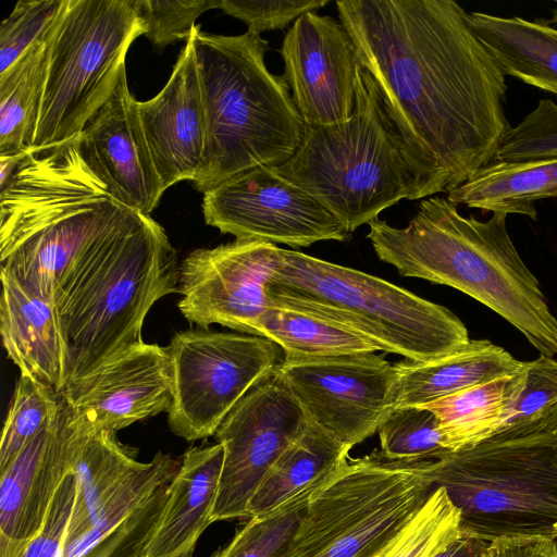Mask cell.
<instances>
[{
    "label": "cell",
    "mask_w": 557,
    "mask_h": 557,
    "mask_svg": "<svg viewBox=\"0 0 557 557\" xmlns=\"http://www.w3.org/2000/svg\"><path fill=\"white\" fill-rule=\"evenodd\" d=\"M338 18L374 79L413 174V200L491 163L511 128L498 63L454 0H342Z\"/></svg>",
    "instance_id": "6da1fadb"
},
{
    "label": "cell",
    "mask_w": 557,
    "mask_h": 557,
    "mask_svg": "<svg viewBox=\"0 0 557 557\" xmlns=\"http://www.w3.org/2000/svg\"><path fill=\"white\" fill-rule=\"evenodd\" d=\"M148 218L109 194L76 138L30 149L0 184V269L60 310L103 250Z\"/></svg>",
    "instance_id": "7a4b0ae2"
},
{
    "label": "cell",
    "mask_w": 557,
    "mask_h": 557,
    "mask_svg": "<svg viewBox=\"0 0 557 557\" xmlns=\"http://www.w3.org/2000/svg\"><path fill=\"white\" fill-rule=\"evenodd\" d=\"M369 227L377 258L401 276L456 288L507 320L541 355L557 354V318L510 238L507 214L480 221L431 197L405 227L379 219Z\"/></svg>",
    "instance_id": "3957f363"
},
{
    "label": "cell",
    "mask_w": 557,
    "mask_h": 557,
    "mask_svg": "<svg viewBox=\"0 0 557 557\" xmlns=\"http://www.w3.org/2000/svg\"><path fill=\"white\" fill-rule=\"evenodd\" d=\"M194 47L206 116L203 166L194 182L203 194L258 166L288 161L305 123L283 77L265 65L268 40L247 30L225 36L196 25Z\"/></svg>",
    "instance_id": "277c9868"
},
{
    "label": "cell",
    "mask_w": 557,
    "mask_h": 557,
    "mask_svg": "<svg viewBox=\"0 0 557 557\" xmlns=\"http://www.w3.org/2000/svg\"><path fill=\"white\" fill-rule=\"evenodd\" d=\"M280 255L267 285L272 305L337 323L412 361L441 358L471 339L448 308L391 282L293 249Z\"/></svg>",
    "instance_id": "5b68a950"
},
{
    "label": "cell",
    "mask_w": 557,
    "mask_h": 557,
    "mask_svg": "<svg viewBox=\"0 0 557 557\" xmlns=\"http://www.w3.org/2000/svg\"><path fill=\"white\" fill-rule=\"evenodd\" d=\"M272 169L327 208L349 233L401 199L413 200L416 191L374 79L360 65L350 119L333 125L305 124L293 157Z\"/></svg>",
    "instance_id": "8992f818"
},
{
    "label": "cell",
    "mask_w": 557,
    "mask_h": 557,
    "mask_svg": "<svg viewBox=\"0 0 557 557\" xmlns=\"http://www.w3.org/2000/svg\"><path fill=\"white\" fill-rule=\"evenodd\" d=\"M431 474L459 510L462 537L557 539V423L497 432L433 460Z\"/></svg>",
    "instance_id": "52a82bcc"
},
{
    "label": "cell",
    "mask_w": 557,
    "mask_h": 557,
    "mask_svg": "<svg viewBox=\"0 0 557 557\" xmlns=\"http://www.w3.org/2000/svg\"><path fill=\"white\" fill-rule=\"evenodd\" d=\"M172 293H178L176 251L149 218L103 250L59 310L71 355L70 381L143 342L147 313Z\"/></svg>",
    "instance_id": "ba28073f"
},
{
    "label": "cell",
    "mask_w": 557,
    "mask_h": 557,
    "mask_svg": "<svg viewBox=\"0 0 557 557\" xmlns=\"http://www.w3.org/2000/svg\"><path fill=\"white\" fill-rule=\"evenodd\" d=\"M432 461L392 460L377 449L347 459L315 492L281 557L383 554L435 490Z\"/></svg>",
    "instance_id": "9c48e42d"
},
{
    "label": "cell",
    "mask_w": 557,
    "mask_h": 557,
    "mask_svg": "<svg viewBox=\"0 0 557 557\" xmlns=\"http://www.w3.org/2000/svg\"><path fill=\"white\" fill-rule=\"evenodd\" d=\"M139 36L144 29L132 0H69L52 40L32 150L82 133L114 90Z\"/></svg>",
    "instance_id": "30bf717a"
},
{
    "label": "cell",
    "mask_w": 557,
    "mask_h": 557,
    "mask_svg": "<svg viewBox=\"0 0 557 557\" xmlns=\"http://www.w3.org/2000/svg\"><path fill=\"white\" fill-rule=\"evenodd\" d=\"M165 349L173 384L168 422L187 442L214 435L234 406L284 359L282 348L263 336L207 329L177 332Z\"/></svg>",
    "instance_id": "8fae6325"
},
{
    "label": "cell",
    "mask_w": 557,
    "mask_h": 557,
    "mask_svg": "<svg viewBox=\"0 0 557 557\" xmlns=\"http://www.w3.org/2000/svg\"><path fill=\"white\" fill-rule=\"evenodd\" d=\"M308 423L278 368L234 406L214 434L224 460L212 523L249 518L248 506L259 485Z\"/></svg>",
    "instance_id": "7c38bea8"
},
{
    "label": "cell",
    "mask_w": 557,
    "mask_h": 557,
    "mask_svg": "<svg viewBox=\"0 0 557 557\" xmlns=\"http://www.w3.org/2000/svg\"><path fill=\"white\" fill-rule=\"evenodd\" d=\"M278 371L308 420L349 448L377 432L396 404V367L375 352L283 359Z\"/></svg>",
    "instance_id": "4fadbf2b"
},
{
    "label": "cell",
    "mask_w": 557,
    "mask_h": 557,
    "mask_svg": "<svg viewBox=\"0 0 557 557\" xmlns=\"http://www.w3.org/2000/svg\"><path fill=\"white\" fill-rule=\"evenodd\" d=\"M208 225L240 240L308 247L350 233L327 208L272 168L258 166L203 194Z\"/></svg>",
    "instance_id": "5bb4252c"
},
{
    "label": "cell",
    "mask_w": 557,
    "mask_h": 557,
    "mask_svg": "<svg viewBox=\"0 0 557 557\" xmlns=\"http://www.w3.org/2000/svg\"><path fill=\"white\" fill-rule=\"evenodd\" d=\"M281 248L261 240H240L189 252L178 265L177 307L202 329L220 324L256 335L269 307L268 282L280 262Z\"/></svg>",
    "instance_id": "9a60e30c"
},
{
    "label": "cell",
    "mask_w": 557,
    "mask_h": 557,
    "mask_svg": "<svg viewBox=\"0 0 557 557\" xmlns=\"http://www.w3.org/2000/svg\"><path fill=\"white\" fill-rule=\"evenodd\" d=\"M280 51L283 77L305 124L333 125L350 119L359 63L341 22L305 13L286 33Z\"/></svg>",
    "instance_id": "2e32d148"
},
{
    "label": "cell",
    "mask_w": 557,
    "mask_h": 557,
    "mask_svg": "<svg viewBox=\"0 0 557 557\" xmlns=\"http://www.w3.org/2000/svg\"><path fill=\"white\" fill-rule=\"evenodd\" d=\"M61 396L75 423L116 432L169 411L173 384L165 347L144 341L71 380Z\"/></svg>",
    "instance_id": "e0dca14e"
},
{
    "label": "cell",
    "mask_w": 557,
    "mask_h": 557,
    "mask_svg": "<svg viewBox=\"0 0 557 557\" xmlns=\"http://www.w3.org/2000/svg\"><path fill=\"white\" fill-rule=\"evenodd\" d=\"M79 429L63 400L55 417L0 472V557H23L74 471Z\"/></svg>",
    "instance_id": "ac0fdd59"
},
{
    "label": "cell",
    "mask_w": 557,
    "mask_h": 557,
    "mask_svg": "<svg viewBox=\"0 0 557 557\" xmlns=\"http://www.w3.org/2000/svg\"><path fill=\"white\" fill-rule=\"evenodd\" d=\"M76 145L83 162L116 201L150 215L166 189L152 161L125 70L76 137Z\"/></svg>",
    "instance_id": "d6986e66"
},
{
    "label": "cell",
    "mask_w": 557,
    "mask_h": 557,
    "mask_svg": "<svg viewBox=\"0 0 557 557\" xmlns=\"http://www.w3.org/2000/svg\"><path fill=\"white\" fill-rule=\"evenodd\" d=\"M140 123L165 189L195 182L202 170L206 116L193 44L182 48L172 74L153 98L138 101Z\"/></svg>",
    "instance_id": "ffe728a7"
},
{
    "label": "cell",
    "mask_w": 557,
    "mask_h": 557,
    "mask_svg": "<svg viewBox=\"0 0 557 557\" xmlns=\"http://www.w3.org/2000/svg\"><path fill=\"white\" fill-rule=\"evenodd\" d=\"M0 332L8 357L27 376L60 394L71 374V355L60 312L12 273L0 269Z\"/></svg>",
    "instance_id": "44dd1931"
},
{
    "label": "cell",
    "mask_w": 557,
    "mask_h": 557,
    "mask_svg": "<svg viewBox=\"0 0 557 557\" xmlns=\"http://www.w3.org/2000/svg\"><path fill=\"white\" fill-rule=\"evenodd\" d=\"M224 449L220 443L190 447L169 485L168 498L143 557H193L212 523Z\"/></svg>",
    "instance_id": "7402d4cb"
},
{
    "label": "cell",
    "mask_w": 557,
    "mask_h": 557,
    "mask_svg": "<svg viewBox=\"0 0 557 557\" xmlns=\"http://www.w3.org/2000/svg\"><path fill=\"white\" fill-rule=\"evenodd\" d=\"M524 361L487 339H470L462 348L429 361L395 363V407L426 406L475 385L517 373Z\"/></svg>",
    "instance_id": "603a6c76"
},
{
    "label": "cell",
    "mask_w": 557,
    "mask_h": 557,
    "mask_svg": "<svg viewBox=\"0 0 557 557\" xmlns=\"http://www.w3.org/2000/svg\"><path fill=\"white\" fill-rule=\"evenodd\" d=\"M468 20L505 76L557 95V27L484 12L468 13Z\"/></svg>",
    "instance_id": "cb8c5ba5"
},
{
    "label": "cell",
    "mask_w": 557,
    "mask_h": 557,
    "mask_svg": "<svg viewBox=\"0 0 557 557\" xmlns=\"http://www.w3.org/2000/svg\"><path fill=\"white\" fill-rule=\"evenodd\" d=\"M557 198V158L507 162L493 160L478 170L447 199L482 212L537 219L535 202Z\"/></svg>",
    "instance_id": "d4e9b609"
},
{
    "label": "cell",
    "mask_w": 557,
    "mask_h": 557,
    "mask_svg": "<svg viewBox=\"0 0 557 557\" xmlns=\"http://www.w3.org/2000/svg\"><path fill=\"white\" fill-rule=\"evenodd\" d=\"M75 424L81 432L74 466L76 497L63 549L88 531L101 504L139 465L137 451L123 445L116 432Z\"/></svg>",
    "instance_id": "484cf974"
},
{
    "label": "cell",
    "mask_w": 557,
    "mask_h": 557,
    "mask_svg": "<svg viewBox=\"0 0 557 557\" xmlns=\"http://www.w3.org/2000/svg\"><path fill=\"white\" fill-rule=\"evenodd\" d=\"M62 14L39 40L0 74V156L15 154L33 147L50 50Z\"/></svg>",
    "instance_id": "4316f807"
},
{
    "label": "cell",
    "mask_w": 557,
    "mask_h": 557,
    "mask_svg": "<svg viewBox=\"0 0 557 557\" xmlns=\"http://www.w3.org/2000/svg\"><path fill=\"white\" fill-rule=\"evenodd\" d=\"M348 446L314 423L283 451L248 506L249 518L261 516L333 471L348 459Z\"/></svg>",
    "instance_id": "83f0119b"
},
{
    "label": "cell",
    "mask_w": 557,
    "mask_h": 557,
    "mask_svg": "<svg viewBox=\"0 0 557 557\" xmlns=\"http://www.w3.org/2000/svg\"><path fill=\"white\" fill-rule=\"evenodd\" d=\"M256 335L277 344L284 359L335 357L375 352L376 347L337 323L270 304L260 317Z\"/></svg>",
    "instance_id": "f1b7e54d"
},
{
    "label": "cell",
    "mask_w": 557,
    "mask_h": 557,
    "mask_svg": "<svg viewBox=\"0 0 557 557\" xmlns=\"http://www.w3.org/2000/svg\"><path fill=\"white\" fill-rule=\"evenodd\" d=\"M509 376L475 385L424 406L436 414L444 445L449 451L471 447L497 433L507 403Z\"/></svg>",
    "instance_id": "f546056e"
},
{
    "label": "cell",
    "mask_w": 557,
    "mask_h": 557,
    "mask_svg": "<svg viewBox=\"0 0 557 557\" xmlns=\"http://www.w3.org/2000/svg\"><path fill=\"white\" fill-rule=\"evenodd\" d=\"M181 466V459L157 453L149 462L139 465L126 475L94 515L88 531L66 546L60 557H82L131 513L139 508L157 490L170 483Z\"/></svg>",
    "instance_id": "4dcf8cb0"
},
{
    "label": "cell",
    "mask_w": 557,
    "mask_h": 557,
    "mask_svg": "<svg viewBox=\"0 0 557 557\" xmlns=\"http://www.w3.org/2000/svg\"><path fill=\"white\" fill-rule=\"evenodd\" d=\"M557 423V360L540 355L509 376L499 430L530 432ZM496 434V433H495Z\"/></svg>",
    "instance_id": "1f68e13d"
},
{
    "label": "cell",
    "mask_w": 557,
    "mask_h": 557,
    "mask_svg": "<svg viewBox=\"0 0 557 557\" xmlns=\"http://www.w3.org/2000/svg\"><path fill=\"white\" fill-rule=\"evenodd\" d=\"M333 471L268 512L249 518L232 541L212 557H281L296 534L313 495Z\"/></svg>",
    "instance_id": "d6a6232c"
},
{
    "label": "cell",
    "mask_w": 557,
    "mask_h": 557,
    "mask_svg": "<svg viewBox=\"0 0 557 557\" xmlns=\"http://www.w3.org/2000/svg\"><path fill=\"white\" fill-rule=\"evenodd\" d=\"M381 453L392 460H437L450 453L436 414L424 406L394 407L377 429Z\"/></svg>",
    "instance_id": "836d02e7"
},
{
    "label": "cell",
    "mask_w": 557,
    "mask_h": 557,
    "mask_svg": "<svg viewBox=\"0 0 557 557\" xmlns=\"http://www.w3.org/2000/svg\"><path fill=\"white\" fill-rule=\"evenodd\" d=\"M62 403L60 394L30 377L20 375L2 430L0 472L48 425Z\"/></svg>",
    "instance_id": "e575fe53"
},
{
    "label": "cell",
    "mask_w": 557,
    "mask_h": 557,
    "mask_svg": "<svg viewBox=\"0 0 557 557\" xmlns=\"http://www.w3.org/2000/svg\"><path fill=\"white\" fill-rule=\"evenodd\" d=\"M459 537V510L436 486L383 557H434Z\"/></svg>",
    "instance_id": "d590c367"
},
{
    "label": "cell",
    "mask_w": 557,
    "mask_h": 557,
    "mask_svg": "<svg viewBox=\"0 0 557 557\" xmlns=\"http://www.w3.org/2000/svg\"><path fill=\"white\" fill-rule=\"evenodd\" d=\"M69 0H20L0 27V74L55 23Z\"/></svg>",
    "instance_id": "8d00e7d4"
},
{
    "label": "cell",
    "mask_w": 557,
    "mask_h": 557,
    "mask_svg": "<svg viewBox=\"0 0 557 557\" xmlns=\"http://www.w3.org/2000/svg\"><path fill=\"white\" fill-rule=\"evenodd\" d=\"M557 158V104L541 99L505 135L494 160L521 162Z\"/></svg>",
    "instance_id": "74e56055"
},
{
    "label": "cell",
    "mask_w": 557,
    "mask_h": 557,
    "mask_svg": "<svg viewBox=\"0 0 557 557\" xmlns=\"http://www.w3.org/2000/svg\"><path fill=\"white\" fill-rule=\"evenodd\" d=\"M146 36L160 49L188 39L195 22L203 12L220 9L221 0H132Z\"/></svg>",
    "instance_id": "f35d334b"
},
{
    "label": "cell",
    "mask_w": 557,
    "mask_h": 557,
    "mask_svg": "<svg viewBox=\"0 0 557 557\" xmlns=\"http://www.w3.org/2000/svg\"><path fill=\"white\" fill-rule=\"evenodd\" d=\"M170 483L157 490L116 529L82 557H143L163 511Z\"/></svg>",
    "instance_id": "ab89813d"
},
{
    "label": "cell",
    "mask_w": 557,
    "mask_h": 557,
    "mask_svg": "<svg viewBox=\"0 0 557 557\" xmlns=\"http://www.w3.org/2000/svg\"><path fill=\"white\" fill-rule=\"evenodd\" d=\"M329 3V0H221L220 9L243 21L247 30L260 35L283 29L305 13L317 12Z\"/></svg>",
    "instance_id": "60d3db41"
},
{
    "label": "cell",
    "mask_w": 557,
    "mask_h": 557,
    "mask_svg": "<svg viewBox=\"0 0 557 557\" xmlns=\"http://www.w3.org/2000/svg\"><path fill=\"white\" fill-rule=\"evenodd\" d=\"M76 497L74 471L69 473L50 505L39 533L29 542L23 557H60Z\"/></svg>",
    "instance_id": "b9f144b4"
},
{
    "label": "cell",
    "mask_w": 557,
    "mask_h": 557,
    "mask_svg": "<svg viewBox=\"0 0 557 557\" xmlns=\"http://www.w3.org/2000/svg\"><path fill=\"white\" fill-rule=\"evenodd\" d=\"M483 557H557V541L541 537L497 540L487 545Z\"/></svg>",
    "instance_id": "7bdbcfd3"
},
{
    "label": "cell",
    "mask_w": 557,
    "mask_h": 557,
    "mask_svg": "<svg viewBox=\"0 0 557 557\" xmlns=\"http://www.w3.org/2000/svg\"><path fill=\"white\" fill-rule=\"evenodd\" d=\"M490 543L470 537H459L434 557H483Z\"/></svg>",
    "instance_id": "ee69618b"
},
{
    "label": "cell",
    "mask_w": 557,
    "mask_h": 557,
    "mask_svg": "<svg viewBox=\"0 0 557 557\" xmlns=\"http://www.w3.org/2000/svg\"><path fill=\"white\" fill-rule=\"evenodd\" d=\"M556 3V7L554 8L553 12H552V23H554L555 25H557V1L555 2Z\"/></svg>",
    "instance_id": "f6af8a7d"
},
{
    "label": "cell",
    "mask_w": 557,
    "mask_h": 557,
    "mask_svg": "<svg viewBox=\"0 0 557 557\" xmlns=\"http://www.w3.org/2000/svg\"><path fill=\"white\" fill-rule=\"evenodd\" d=\"M384 554H385V552H384L383 554H381V555L376 556V557H383V556H384Z\"/></svg>",
    "instance_id": "bcb514c9"
}]
</instances>
